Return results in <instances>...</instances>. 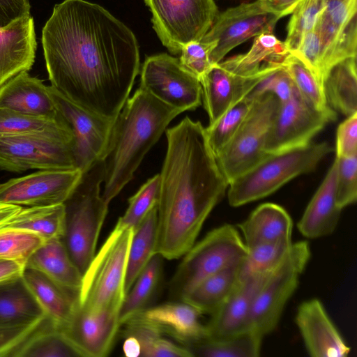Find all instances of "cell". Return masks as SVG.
Returning <instances> with one entry per match:
<instances>
[{"mask_svg":"<svg viewBox=\"0 0 357 357\" xmlns=\"http://www.w3.org/2000/svg\"><path fill=\"white\" fill-rule=\"evenodd\" d=\"M133 229L115 225L83 274L78 304L89 312L121 309Z\"/></svg>","mask_w":357,"mask_h":357,"instance_id":"obj_6","label":"cell"},{"mask_svg":"<svg viewBox=\"0 0 357 357\" xmlns=\"http://www.w3.org/2000/svg\"><path fill=\"white\" fill-rule=\"evenodd\" d=\"M119 309L89 312L77 304L60 328L79 356L105 357L112 350L121 327Z\"/></svg>","mask_w":357,"mask_h":357,"instance_id":"obj_18","label":"cell"},{"mask_svg":"<svg viewBox=\"0 0 357 357\" xmlns=\"http://www.w3.org/2000/svg\"><path fill=\"white\" fill-rule=\"evenodd\" d=\"M45 132L73 137L72 131L59 114L36 116L0 108V135Z\"/></svg>","mask_w":357,"mask_h":357,"instance_id":"obj_38","label":"cell"},{"mask_svg":"<svg viewBox=\"0 0 357 357\" xmlns=\"http://www.w3.org/2000/svg\"><path fill=\"white\" fill-rule=\"evenodd\" d=\"M47 319L45 317L26 324L0 325V357H13L19 347Z\"/></svg>","mask_w":357,"mask_h":357,"instance_id":"obj_48","label":"cell"},{"mask_svg":"<svg viewBox=\"0 0 357 357\" xmlns=\"http://www.w3.org/2000/svg\"><path fill=\"white\" fill-rule=\"evenodd\" d=\"M263 337L249 330L222 338L206 337L188 349L192 356L257 357L260 355Z\"/></svg>","mask_w":357,"mask_h":357,"instance_id":"obj_35","label":"cell"},{"mask_svg":"<svg viewBox=\"0 0 357 357\" xmlns=\"http://www.w3.org/2000/svg\"><path fill=\"white\" fill-rule=\"evenodd\" d=\"M29 0H0V27L30 14Z\"/></svg>","mask_w":357,"mask_h":357,"instance_id":"obj_52","label":"cell"},{"mask_svg":"<svg viewBox=\"0 0 357 357\" xmlns=\"http://www.w3.org/2000/svg\"><path fill=\"white\" fill-rule=\"evenodd\" d=\"M22 206L0 202V229L13 218Z\"/></svg>","mask_w":357,"mask_h":357,"instance_id":"obj_55","label":"cell"},{"mask_svg":"<svg viewBox=\"0 0 357 357\" xmlns=\"http://www.w3.org/2000/svg\"><path fill=\"white\" fill-rule=\"evenodd\" d=\"M217 43L192 41L184 45L178 58L182 66L199 79L213 65L210 55L216 47Z\"/></svg>","mask_w":357,"mask_h":357,"instance_id":"obj_47","label":"cell"},{"mask_svg":"<svg viewBox=\"0 0 357 357\" xmlns=\"http://www.w3.org/2000/svg\"><path fill=\"white\" fill-rule=\"evenodd\" d=\"M160 188V175L149 178L128 200V206L119 218L116 226L135 229L150 210L157 204Z\"/></svg>","mask_w":357,"mask_h":357,"instance_id":"obj_45","label":"cell"},{"mask_svg":"<svg viewBox=\"0 0 357 357\" xmlns=\"http://www.w3.org/2000/svg\"><path fill=\"white\" fill-rule=\"evenodd\" d=\"M280 68L281 65H274L256 75L245 76L230 72L220 63L213 64L199 79L209 124L248 95L264 77Z\"/></svg>","mask_w":357,"mask_h":357,"instance_id":"obj_20","label":"cell"},{"mask_svg":"<svg viewBox=\"0 0 357 357\" xmlns=\"http://www.w3.org/2000/svg\"><path fill=\"white\" fill-rule=\"evenodd\" d=\"M202 314L189 303L179 300V302L149 306L135 313L123 324L132 322L150 327L174 338L188 349L206 337V324L200 320Z\"/></svg>","mask_w":357,"mask_h":357,"instance_id":"obj_19","label":"cell"},{"mask_svg":"<svg viewBox=\"0 0 357 357\" xmlns=\"http://www.w3.org/2000/svg\"><path fill=\"white\" fill-rule=\"evenodd\" d=\"M162 258L158 254L153 255L126 294L119 311L121 326L135 313L149 307L161 280Z\"/></svg>","mask_w":357,"mask_h":357,"instance_id":"obj_36","label":"cell"},{"mask_svg":"<svg viewBox=\"0 0 357 357\" xmlns=\"http://www.w3.org/2000/svg\"><path fill=\"white\" fill-rule=\"evenodd\" d=\"M247 251L234 225L225 224L210 231L183 256L169 282L171 296L181 301L207 277L239 266Z\"/></svg>","mask_w":357,"mask_h":357,"instance_id":"obj_7","label":"cell"},{"mask_svg":"<svg viewBox=\"0 0 357 357\" xmlns=\"http://www.w3.org/2000/svg\"><path fill=\"white\" fill-rule=\"evenodd\" d=\"M295 318L310 356L345 357L350 352V348L318 298L303 302L297 309Z\"/></svg>","mask_w":357,"mask_h":357,"instance_id":"obj_21","label":"cell"},{"mask_svg":"<svg viewBox=\"0 0 357 357\" xmlns=\"http://www.w3.org/2000/svg\"><path fill=\"white\" fill-rule=\"evenodd\" d=\"M55 107L70 127L75 167L82 173L102 161L109 144L114 119L95 114L48 86Z\"/></svg>","mask_w":357,"mask_h":357,"instance_id":"obj_14","label":"cell"},{"mask_svg":"<svg viewBox=\"0 0 357 357\" xmlns=\"http://www.w3.org/2000/svg\"><path fill=\"white\" fill-rule=\"evenodd\" d=\"M289 53L284 42L279 40L273 32L264 33L255 37L248 52L219 63L231 73L250 76L271 66L282 65Z\"/></svg>","mask_w":357,"mask_h":357,"instance_id":"obj_29","label":"cell"},{"mask_svg":"<svg viewBox=\"0 0 357 357\" xmlns=\"http://www.w3.org/2000/svg\"><path fill=\"white\" fill-rule=\"evenodd\" d=\"M73 138L45 132L0 135V169L76 168Z\"/></svg>","mask_w":357,"mask_h":357,"instance_id":"obj_11","label":"cell"},{"mask_svg":"<svg viewBox=\"0 0 357 357\" xmlns=\"http://www.w3.org/2000/svg\"><path fill=\"white\" fill-rule=\"evenodd\" d=\"M0 108L36 116L59 115L48 86L28 71L18 73L0 86Z\"/></svg>","mask_w":357,"mask_h":357,"instance_id":"obj_25","label":"cell"},{"mask_svg":"<svg viewBox=\"0 0 357 357\" xmlns=\"http://www.w3.org/2000/svg\"><path fill=\"white\" fill-rule=\"evenodd\" d=\"M152 14L153 29L173 54L200 41L219 13L214 0H144Z\"/></svg>","mask_w":357,"mask_h":357,"instance_id":"obj_9","label":"cell"},{"mask_svg":"<svg viewBox=\"0 0 357 357\" xmlns=\"http://www.w3.org/2000/svg\"><path fill=\"white\" fill-rule=\"evenodd\" d=\"M357 0H326L315 29L322 46L320 77L357 53Z\"/></svg>","mask_w":357,"mask_h":357,"instance_id":"obj_17","label":"cell"},{"mask_svg":"<svg viewBox=\"0 0 357 357\" xmlns=\"http://www.w3.org/2000/svg\"><path fill=\"white\" fill-rule=\"evenodd\" d=\"M157 228L156 204L133 229L125 278L126 295L139 275L156 254Z\"/></svg>","mask_w":357,"mask_h":357,"instance_id":"obj_34","label":"cell"},{"mask_svg":"<svg viewBox=\"0 0 357 357\" xmlns=\"http://www.w3.org/2000/svg\"><path fill=\"white\" fill-rule=\"evenodd\" d=\"M282 67L290 76L298 93L309 105L319 111L331 109L326 100L323 83L298 57L289 53L282 61Z\"/></svg>","mask_w":357,"mask_h":357,"instance_id":"obj_40","label":"cell"},{"mask_svg":"<svg viewBox=\"0 0 357 357\" xmlns=\"http://www.w3.org/2000/svg\"><path fill=\"white\" fill-rule=\"evenodd\" d=\"M22 278L45 314L59 328L71 317L78 293L71 291L33 268H25Z\"/></svg>","mask_w":357,"mask_h":357,"instance_id":"obj_26","label":"cell"},{"mask_svg":"<svg viewBox=\"0 0 357 357\" xmlns=\"http://www.w3.org/2000/svg\"><path fill=\"white\" fill-rule=\"evenodd\" d=\"M45 242L29 231L3 227L0 229V259L15 261L26 267L31 255Z\"/></svg>","mask_w":357,"mask_h":357,"instance_id":"obj_43","label":"cell"},{"mask_svg":"<svg viewBox=\"0 0 357 357\" xmlns=\"http://www.w3.org/2000/svg\"><path fill=\"white\" fill-rule=\"evenodd\" d=\"M310 256L308 242L292 243L285 259L268 275L255 298L249 319L250 330L264 337L276 328Z\"/></svg>","mask_w":357,"mask_h":357,"instance_id":"obj_10","label":"cell"},{"mask_svg":"<svg viewBox=\"0 0 357 357\" xmlns=\"http://www.w3.org/2000/svg\"><path fill=\"white\" fill-rule=\"evenodd\" d=\"M45 317L22 277L0 284V325L26 324Z\"/></svg>","mask_w":357,"mask_h":357,"instance_id":"obj_33","label":"cell"},{"mask_svg":"<svg viewBox=\"0 0 357 357\" xmlns=\"http://www.w3.org/2000/svg\"><path fill=\"white\" fill-rule=\"evenodd\" d=\"M294 88L290 76L282 67L260 81L247 96L250 99H255L269 93L275 96L282 103L290 98Z\"/></svg>","mask_w":357,"mask_h":357,"instance_id":"obj_49","label":"cell"},{"mask_svg":"<svg viewBox=\"0 0 357 357\" xmlns=\"http://www.w3.org/2000/svg\"><path fill=\"white\" fill-rule=\"evenodd\" d=\"M337 176V158L335 157L298 222V229L305 238H317L335 231L342 210L336 203Z\"/></svg>","mask_w":357,"mask_h":357,"instance_id":"obj_24","label":"cell"},{"mask_svg":"<svg viewBox=\"0 0 357 357\" xmlns=\"http://www.w3.org/2000/svg\"><path fill=\"white\" fill-rule=\"evenodd\" d=\"M65 227L66 207L64 204H61L22 207L3 227L29 231L47 241L63 239Z\"/></svg>","mask_w":357,"mask_h":357,"instance_id":"obj_32","label":"cell"},{"mask_svg":"<svg viewBox=\"0 0 357 357\" xmlns=\"http://www.w3.org/2000/svg\"><path fill=\"white\" fill-rule=\"evenodd\" d=\"M255 99L247 96L205 128L208 144L216 156L233 137L250 110Z\"/></svg>","mask_w":357,"mask_h":357,"instance_id":"obj_42","label":"cell"},{"mask_svg":"<svg viewBox=\"0 0 357 357\" xmlns=\"http://www.w3.org/2000/svg\"><path fill=\"white\" fill-rule=\"evenodd\" d=\"M282 17L290 15L301 0H266Z\"/></svg>","mask_w":357,"mask_h":357,"instance_id":"obj_54","label":"cell"},{"mask_svg":"<svg viewBox=\"0 0 357 357\" xmlns=\"http://www.w3.org/2000/svg\"><path fill=\"white\" fill-rule=\"evenodd\" d=\"M336 118L332 108L317 110L294 88L290 98L280 102L267 137L266 152L276 153L307 145L328 123Z\"/></svg>","mask_w":357,"mask_h":357,"instance_id":"obj_15","label":"cell"},{"mask_svg":"<svg viewBox=\"0 0 357 357\" xmlns=\"http://www.w3.org/2000/svg\"><path fill=\"white\" fill-rule=\"evenodd\" d=\"M323 86L330 107L347 116L357 112L356 57L335 65L327 73Z\"/></svg>","mask_w":357,"mask_h":357,"instance_id":"obj_30","label":"cell"},{"mask_svg":"<svg viewBox=\"0 0 357 357\" xmlns=\"http://www.w3.org/2000/svg\"><path fill=\"white\" fill-rule=\"evenodd\" d=\"M336 157L357 155V112L342 122L336 133Z\"/></svg>","mask_w":357,"mask_h":357,"instance_id":"obj_51","label":"cell"},{"mask_svg":"<svg viewBox=\"0 0 357 357\" xmlns=\"http://www.w3.org/2000/svg\"><path fill=\"white\" fill-rule=\"evenodd\" d=\"M123 336L135 337L143 357H192L189 349L165 338L158 331L136 323L126 322Z\"/></svg>","mask_w":357,"mask_h":357,"instance_id":"obj_41","label":"cell"},{"mask_svg":"<svg viewBox=\"0 0 357 357\" xmlns=\"http://www.w3.org/2000/svg\"><path fill=\"white\" fill-rule=\"evenodd\" d=\"M269 274L239 280L225 303L211 315L206 324V337L222 338L250 330L249 319L253 301Z\"/></svg>","mask_w":357,"mask_h":357,"instance_id":"obj_22","label":"cell"},{"mask_svg":"<svg viewBox=\"0 0 357 357\" xmlns=\"http://www.w3.org/2000/svg\"><path fill=\"white\" fill-rule=\"evenodd\" d=\"M77 168L47 169L0 184V202L20 206L64 204L79 183Z\"/></svg>","mask_w":357,"mask_h":357,"instance_id":"obj_16","label":"cell"},{"mask_svg":"<svg viewBox=\"0 0 357 357\" xmlns=\"http://www.w3.org/2000/svg\"><path fill=\"white\" fill-rule=\"evenodd\" d=\"M181 112L139 88L115 118L102 160V197L109 203L130 181L145 155Z\"/></svg>","mask_w":357,"mask_h":357,"instance_id":"obj_3","label":"cell"},{"mask_svg":"<svg viewBox=\"0 0 357 357\" xmlns=\"http://www.w3.org/2000/svg\"><path fill=\"white\" fill-rule=\"evenodd\" d=\"M123 353L128 357H137L140 355V349L137 340L130 335L124 336Z\"/></svg>","mask_w":357,"mask_h":357,"instance_id":"obj_56","label":"cell"},{"mask_svg":"<svg viewBox=\"0 0 357 357\" xmlns=\"http://www.w3.org/2000/svg\"><path fill=\"white\" fill-rule=\"evenodd\" d=\"M79 356L63 331L47 319L16 351L13 357Z\"/></svg>","mask_w":357,"mask_h":357,"instance_id":"obj_37","label":"cell"},{"mask_svg":"<svg viewBox=\"0 0 357 357\" xmlns=\"http://www.w3.org/2000/svg\"><path fill=\"white\" fill-rule=\"evenodd\" d=\"M24 269L21 264L0 259V284L21 278Z\"/></svg>","mask_w":357,"mask_h":357,"instance_id":"obj_53","label":"cell"},{"mask_svg":"<svg viewBox=\"0 0 357 357\" xmlns=\"http://www.w3.org/2000/svg\"><path fill=\"white\" fill-rule=\"evenodd\" d=\"M25 268L38 271L61 287L79 293L83 275L70 257L63 239L45 241L29 258Z\"/></svg>","mask_w":357,"mask_h":357,"instance_id":"obj_28","label":"cell"},{"mask_svg":"<svg viewBox=\"0 0 357 357\" xmlns=\"http://www.w3.org/2000/svg\"><path fill=\"white\" fill-rule=\"evenodd\" d=\"M279 105L271 93L257 97L238 130L215 156L229 184L267 155L266 142Z\"/></svg>","mask_w":357,"mask_h":357,"instance_id":"obj_8","label":"cell"},{"mask_svg":"<svg viewBox=\"0 0 357 357\" xmlns=\"http://www.w3.org/2000/svg\"><path fill=\"white\" fill-rule=\"evenodd\" d=\"M322 52L319 36L314 27L304 36L298 47L290 53L298 57L322 82L320 77Z\"/></svg>","mask_w":357,"mask_h":357,"instance_id":"obj_50","label":"cell"},{"mask_svg":"<svg viewBox=\"0 0 357 357\" xmlns=\"http://www.w3.org/2000/svg\"><path fill=\"white\" fill-rule=\"evenodd\" d=\"M282 16L266 0H256L231 7L219 13L208 31L201 40L217 43L210 55L218 63L234 48L251 38L272 33Z\"/></svg>","mask_w":357,"mask_h":357,"instance_id":"obj_12","label":"cell"},{"mask_svg":"<svg viewBox=\"0 0 357 357\" xmlns=\"http://www.w3.org/2000/svg\"><path fill=\"white\" fill-rule=\"evenodd\" d=\"M247 248L291 239L292 220L282 206L265 203L256 208L238 225Z\"/></svg>","mask_w":357,"mask_h":357,"instance_id":"obj_27","label":"cell"},{"mask_svg":"<svg viewBox=\"0 0 357 357\" xmlns=\"http://www.w3.org/2000/svg\"><path fill=\"white\" fill-rule=\"evenodd\" d=\"M36 47L34 21L30 14L0 27V86L31 68Z\"/></svg>","mask_w":357,"mask_h":357,"instance_id":"obj_23","label":"cell"},{"mask_svg":"<svg viewBox=\"0 0 357 357\" xmlns=\"http://www.w3.org/2000/svg\"><path fill=\"white\" fill-rule=\"evenodd\" d=\"M104 164L100 161L82 174L75 190L64 203L66 227L63 243L82 275L96 255L100 230L108 212L100 186Z\"/></svg>","mask_w":357,"mask_h":357,"instance_id":"obj_4","label":"cell"},{"mask_svg":"<svg viewBox=\"0 0 357 357\" xmlns=\"http://www.w3.org/2000/svg\"><path fill=\"white\" fill-rule=\"evenodd\" d=\"M333 149L327 142L312 143L267 155L228 185L234 207L264 198L298 176L315 169Z\"/></svg>","mask_w":357,"mask_h":357,"instance_id":"obj_5","label":"cell"},{"mask_svg":"<svg viewBox=\"0 0 357 357\" xmlns=\"http://www.w3.org/2000/svg\"><path fill=\"white\" fill-rule=\"evenodd\" d=\"M139 88L180 111L194 110L202 103L199 79L166 53L147 56L142 65Z\"/></svg>","mask_w":357,"mask_h":357,"instance_id":"obj_13","label":"cell"},{"mask_svg":"<svg viewBox=\"0 0 357 357\" xmlns=\"http://www.w3.org/2000/svg\"><path fill=\"white\" fill-rule=\"evenodd\" d=\"M292 243L290 239L247 248V254L239 265V280L272 273L285 259Z\"/></svg>","mask_w":357,"mask_h":357,"instance_id":"obj_39","label":"cell"},{"mask_svg":"<svg viewBox=\"0 0 357 357\" xmlns=\"http://www.w3.org/2000/svg\"><path fill=\"white\" fill-rule=\"evenodd\" d=\"M239 266L215 273L196 285L181 301H183L202 314L216 312L227 299L239 282Z\"/></svg>","mask_w":357,"mask_h":357,"instance_id":"obj_31","label":"cell"},{"mask_svg":"<svg viewBox=\"0 0 357 357\" xmlns=\"http://www.w3.org/2000/svg\"><path fill=\"white\" fill-rule=\"evenodd\" d=\"M165 131L167 146L159 174L155 252L175 259L194 245L229 183L199 121L186 116Z\"/></svg>","mask_w":357,"mask_h":357,"instance_id":"obj_2","label":"cell"},{"mask_svg":"<svg viewBox=\"0 0 357 357\" xmlns=\"http://www.w3.org/2000/svg\"><path fill=\"white\" fill-rule=\"evenodd\" d=\"M41 43L51 86L84 108L114 119L139 70L132 30L98 4L64 0L54 6Z\"/></svg>","mask_w":357,"mask_h":357,"instance_id":"obj_1","label":"cell"},{"mask_svg":"<svg viewBox=\"0 0 357 357\" xmlns=\"http://www.w3.org/2000/svg\"><path fill=\"white\" fill-rule=\"evenodd\" d=\"M336 158V203L343 209L355 203L357 199V155Z\"/></svg>","mask_w":357,"mask_h":357,"instance_id":"obj_46","label":"cell"},{"mask_svg":"<svg viewBox=\"0 0 357 357\" xmlns=\"http://www.w3.org/2000/svg\"><path fill=\"white\" fill-rule=\"evenodd\" d=\"M325 4L326 0H301L298 3L290 14L284 41L289 52L295 51L304 36L314 29Z\"/></svg>","mask_w":357,"mask_h":357,"instance_id":"obj_44","label":"cell"}]
</instances>
